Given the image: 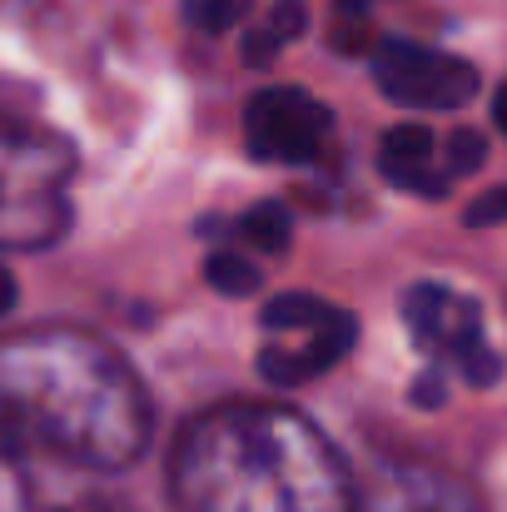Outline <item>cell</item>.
<instances>
[{"instance_id":"cell-1","label":"cell","mask_w":507,"mask_h":512,"mask_svg":"<svg viewBox=\"0 0 507 512\" xmlns=\"http://www.w3.org/2000/svg\"><path fill=\"white\" fill-rule=\"evenodd\" d=\"M150 443L135 368L95 334L30 329L0 343V448L70 468H130Z\"/></svg>"},{"instance_id":"cell-3","label":"cell","mask_w":507,"mask_h":512,"mask_svg":"<svg viewBox=\"0 0 507 512\" xmlns=\"http://www.w3.org/2000/svg\"><path fill=\"white\" fill-rule=\"evenodd\" d=\"M65 179V145L0 125V249H40L65 229Z\"/></svg>"},{"instance_id":"cell-13","label":"cell","mask_w":507,"mask_h":512,"mask_svg":"<svg viewBox=\"0 0 507 512\" xmlns=\"http://www.w3.org/2000/svg\"><path fill=\"white\" fill-rule=\"evenodd\" d=\"M244 10H249V0H184L189 25L204 30V35H224V30H234V25L244 20Z\"/></svg>"},{"instance_id":"cell-10","label":"cell","mask_w":507,"mask_h":512,"mask_svg":"<svg viewBox=\"0 0 507 512\" xmlns=\"http://www.w3.org/2000/svg\"><path fill=\"white\" fill-rule=\"evenodd\" d=\"M309 30V10H304V0H274V10H269V20L249 35V45H244V60L249 65H269L289 40H299Z\"/></svg>"},{"instance_id":"cell-11","label":"cell","mask_w":507,"mask_h":512,"mask_svg":"<svg viewBox=\"0 0 507 512\" xmlns=\"http://www.w3.org/2000/svg\"><path fill=\"white\" fill-rule=\"evenodd\" d=\"M289 209L284 204H254L239 224H234V234L244 239V244H254L259 254H279L284 244H289Z\"/></svg>"},{"instance_id":"cell-15","label":"cell","mask_w":507,"mask_h":512,"mask_svg":"<svg viewBox=\"0 0 507 512\" xmlns=\"http://www.w3.org/2000/svg\"><path fill=\"white\" fill-rule=\"evenodd\" d=\"M15 299H20V289H15L10 269H0V314H10V309H15Z\"/></svg>"},{"instance_id":"cell-16","label":"cell","mask_w":507,"mask_h":512,"mask_svg":"<svg viewBox=\"0 0 507 512\" xmlns=\"http://www.w3.org/2000/svg\"><path fill=\"white\" fill-rule=\"evenodd\" d=\"M493 120H498V130H507V85L498 90V105H493Z\"/></svg>"},{"instance_id":"cell-6","label":"cell","mask_w":507,"mask_h":512,"mask_svg":"<svg viewBox=\"0 0 507 512\" xmlns=\"http://www.w3.org/2000/svg\"><path fill=\"white\" fill-rule=\"evenodd\" d=\"M334 115L299 85H269L244 110V145L259 165H314L329 150Z\"/></svg>"},{"instance_id":"cell-9","label":"cell","mask_w":507,"mask_h":512,"mask_svg":"<svg viewBox=\"0 0 507 512\" xmlns=\"http://www.w3.org/2000/svg\"><path fill=\"white\" fill-rule=\"evenodd\" d=\"M358 512H483L478 493L438 468H398L363 498Z\"/></svg>"},{"instance_id":"cell-7","label":"cell","mask_w":507,"mask_h":512,"mask_svg":"<svg viewBox=\"0 0 507 512\" xmlns=\"http://www.w3.org/2000/svg\"><path fill=\"white\" fill-rule=\"evenodd\" d=\"M373 80L408 110H463L478 90V70L468 60L418 40H383L373 50Z\"/></svg>"},{"instance_id":"cell-12","label":"cell","mask_w":507,"mask_h":512,"mask_svg":"<svg viewBox=\"0 0 507 512\" xmlns=\"http://www.w3.org/2000/svg\"><path fill=\"white\" fill-rule=\"evenodd\" d=\"M209 284L219 289V294H234V299H244V294H254L259 289V269L244 259V254H209Z\"/></svg>"},{"instance_id":"cell-2","label":"cell","mask_w":507,"mask_h":512,"mask_svg":"<svg viewBox=\"0 0 507 512\" xmlns=\"http://www.w3.org/2000/svg\"><path fill=\"white\" fill-rule=\"evenodd\" d=\"M179 512H358L338 448L289 403H219L174 448Z\"/></svg>"},{"instance_id":"cell-4","label":"cell","mask_w":507,"mask_h":512,"mask_svg":"<svg viewBox=\"0 0 507 512\" xmlns=\"http://www.w3.org/2000/svg\"><path fill=\"white\" fill-rule=\"evenodd\" d=\"M353 319L329 299L279 294L259 314V378L269 388H304L353 348Z\"/></svg>"},{"instance_id":"cell-5","label":"cell","mask_w":507,"mask_h":512,"mask_svg":"<svg viewBox=\"0 0 507 512\" xmlns=\"http://www.w3.org/2000/svg\"><path fill=\"white\" fill-rule=\"evenodd\" d=\"M403 319H408V334L413 343L438 358L443 368H453L458 378L468 383H493L498 378V353L483 334V319H478V304L463 299L458 289L448 284H413L408 299H403Z\"/></svg>"},{"instance_id":"cell-8","label":"cell","mask_w":507,"mask_h":512,"mask_svg":"<svg viewBox=\"0 0 507 512\" xmlns=\"http://www.w3.org/2000/svg\"><path fill=\"white\" fill-rule=\"evenodd\" d=\"M478 165H483V140L468 130L438 140L428 125H398L378 145V170L408 194H443L453 179L473 174Z\"/></svg>"},{"instance_id":"cell-14","label":"cell","mask_w":507,"mask_h":512,"mask_svg":"<svg viewBox=\"0 0 507 512\" xmlns=\"http://www.w3.org/2000/svg\"><path fill=\"white\" fill-rule=\"evenodd\" d=\"M507 219V189H488L473 209H468V224H478V229H488V224H503Z\"/></svg>"}]
</instances>
